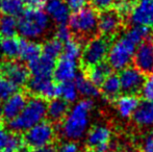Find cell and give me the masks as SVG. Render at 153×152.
Returning <instances> with one entry per match:
<instances>
[{
    "label": "cell",
    "instance_id": "6da1fadb",
    "mask_svg": "<svg viewBox=\"0 0 153 152\" xmlns=\"http://www.w3.org/2000/svg\"><path fill=\"white\" fill-rule=\"evenodd\" d=\"M94 106L92 99L85 98L72 106L61 124V134L68 141H77L85 136Z\"/></svg>",
    "mask_w": 153,
    "mask_h": 152
},
{
    "label": "cell",
    "instance_id": "7a4b0ae2",
    "mask_svg": "<svg viewBox=\"0 0 153 152\" xmlns=\"http://www.w3.org/2000/svg\"><path fill=\"white\" fill-rule=\"evenodd\" d=\"M50 19L41 8H27L18 20V33L24 40L33 41L47 33Z\"/></svg>",
    "mask_w": 153,
    "mask_h": 152
},
{
    "label": "cell",
    "instance_id": "3957f363",
    "mask_svg": "<svg viewBox=\"0 0 153 152\" xmlns=\"http://www.w3.org/2000/svg\"><path fill=\"white\" fill-rule=\"evenodd\" d=\"M68 24L69 28L77 39L88 42L99 33L97 10L93 6H85L76 10L70 15Z\"/></svg>",
    "mask_w": 153,
    "mask_h": 152
},
{
    "label": "cell",
    "instance_id": "277c9868",
    "mask_svg": "<svg viewBox=\"0 0 153 152\" xmlns=\"http://www.w3.org/2000/svg\"><path fill=\"white\" fill-rule=\"evenodd\" d=\"M47 116V103L41 97H34L27 100V103L20 115L10 121V128L15 132L26 131L32 126L44 121Z\"/></svg>",
    "mask_w": 153,
    "mask_h": 152
},
{
    "label": "cell",
    "instance_id": "5b68a950",
    "mask_svg": "<svg viewBox=\"0 0 153 152\" xmlns=\"http://www.w3.org/2000/svg\"><path fill=\"white\" fill-rule=\"evenodd\" d=\"M137 47V45L130 42L124 36L111 44L106 59L111 69L115 71H121L130 66Z\"/></svg>",
    "mask_w": 153,
    "mask_h": 152
},
{
    "label": "cell",
    "instance_id": "8992f818",
    "mask_svg": "<svg viewBox=\"0 0 153 152\" xmlns=\"http://www.w3.org/2000/svg\"><path fill=\"white\" fill-rule=\"evenodd\" d=\"M111 44V41L109 39L101 35L96 36L90 41H88L85 47L82 49L80 57L82 69L87 70L90 67H93V66L105 61Z\"/></svg>",
    "mask_w": 153,
    "mask_h": 152
},
{
    "label": "cell",
    "instance_id": "52a82bcc",
    "mask_svg": "<svg viewBox=\"0 0 153 152\" xmlns=\"http://www.w3.org/2000/svg\"><path fill=\"white\" fill-rule=\"evenodd\" d=\"M55 138V128L51 122L42 121L25 131L24 142L31 148H38L52 143Z\"/></svg>",
    "mask_w": 153,
    "mask_h": 152
},
{
    "label": "cell",
    "instance_id": "ba28073f",
    "mask_svg": "<svg viewBox=\"0 0 153 152\" xmlns=\"http://www.w3.org/2000/svg\"><path fill=\"white\" fill-rule=\"evenodd\" d=\"M122 16L115 8H107L101 10L98 15V31L99 35L111 40L118 35L121 29Z\"/></svg>",
    "mask_w": 153,
    "mask_h": 152
},
{
    "label": "cell",
    "instance_id": "9c48e42d",
    "mask_svg": "<svg viewBox=\"0 0 153 152\" xmlns=\"http://www.w3.org/2000/svg\"><path fill=\"white\" fill-rule=\"evenodd\" d=\"M121 90L124 94L137 95L141 93V90L145 82V75L133 66H128L120 71L119 74Z\"/></svg>",
    "mask_w": 153,
    "mask_h": 152
},
{
    "label": "cell",
    "instance_id": "30bf717a",
    "mask_svg": "<svg viewBox=\"0 0 153 152\" xmlns=\"http://www.w3.org/2000/svg\"><path fill=\"white\" fill-rule=\"evenodd\" d=\"M133 65L144 75L153 73V39L149 38L142 42L135 49Z\"/></svg>",
    "mask_w": 153,
    "mask_h": 152
},
{
    "label": "cell",
    "instance_id": "8fae6325",
    "mask_svg": "<svg viewBox=\"0 0 153 152\" xmlns=\"http://www.w3.org/2000/svg\"><path fill=\"white\" fill-rule=\"evenodd\" d=\"M27 87L31 94L43 99L51 100L57 97V85L51 77L32 76L27 82Z\"/></svg>",
    "mask_w": 153,
    "mask_h": 152
},
{
    "label": "cell",
    "instance_id": "7c38bea8",
    "mask_svg": "<svg viewBox=\"0 0 153 152\" xmlns=\"http://www.w3.org/2000/svg\"><path fill=\"white\" fill-rule=\"evenodd\" d=\"M133 25L153 26V0H137L129 14Z\"/></svg>",
    "mask_w": 153,
    "mask_h": 152
},
{
    "label": "cell",
    "instance_id": "4fadbf2b",
    "mask_svg": "<svg viewBox=\"0 0 153 152\" xmlns=\"http://www.w3.org/2000/svg\"><path fill=\"white\" fill-rule=\"evenodd\" d=\"M2 72L4 77H6L17 87L27 85L29 80V70L22 63L7 62L2 65Z\"/></svg>",
    "mask_w": 153,
    "mask_h": 152
},
{
    "label": "cell",
    "instance_id": "5bb4252c",
    "mask_svg": "<svg viewBox=\"0 0 153 152\" xmlns=\"http://www.w3.org/2000/svg\"><path fill=\"white\" fill-rule=\"evenodd\" d=\"M77 69H78L77 61L61 55L57 63H55L52 75L55 80L59 82L73 81L75 76L77 75Z\"/></svg>",
    "mask_w": 153,
    "mask_h": 152
},
{
    "label": "cell",
    "instance_id": "9a60e30c",
    "mask_svg": "<svg viewBox=\"0 0 153 152\" xmlns=\"http://www.w3.org/2000/svg\"><path fill=\"white\" fill-rule=\"evenodd\" d=\"M27 103V98L23 93H16L10 96L8 99L3 101L1 106V116L6 121H12L17 118L23 110Z\"/></svg>",
    "mask_w": 153,
    "mask_h": 152
},
{
    "label": "cell",
    "instance_id": "2e32d148",
    "mask_svg": "<svg viewBox=\"0 0 153 152\" xmlns=\"http://www.w3.org/2000/svg\"><path fill=\"white\" fill-rule=\"evenodd\" d=\"M45 10L49 19L57 25L67 24L70 18V8L64 0H46Z\"/></svg>",
    "mask_w": 153,
    "mask_h": 152
},
{
    "label": "cell",
    "instance_id": "e0dca14e",
    "mask_svg": "<svg viewBox=\"0 0 153 152\" xmlns=\"http://www.w3.org/2000/svg\"><path fill=\"white\" fill-rule=\"evenodd\" d=\"M111 132L107 126L104 125H96L90 129L87 136L85 144L89 150L97 148V147L107 145L111 142Z\"/></svg>",
    "mask_w": 153,
    "mask_h": 152
},
{
    "label": "cell",
    "instance_id": "ac0fdd59",
    "mask_svg": "<svg viewBox=\"0 0 153 152\" xmlns=\"http://www.w3.org/2000/svg\"><path fill=\"white\" fill-rule=\"evenodd\" d=\"M55 67V61L52 59L41 54L38 59L28 63L29 73L32 76H41V77H51L53 74V70Z\"/></svg>",
    "mask_w": 153,
    "mask_h": 152
},
{
    "label": "cell",
    "instance_id": "d6986e66",
    "mask_svg": "<svg viewBox=\"0 0 153 152\" xmlns=\"http://www.w3.org/2000/svg\"><path fill=\"white\" fill-rule=\"evenodd\" d=\"M70 110V104L62 98H53L47 103V117L51 122H62Z\"/></svg>",
    "mask_w": 153,
    "mask_h": 152
},
{
    "label": "cell",
    "instance_id": "ffe728a7",
    "mask_svg": "<svg viewBox=\"0 0 153 152\" xmlns=\"http://www.w3.org/2000/svg\"><path fill=\"white\" fill-rule=\"evenodd\" d=\"M140 104V98L137 95H128L124 94L116 99L115 105L118 114L122 118L132 117L133 113Z\"/></svg>",
    "mask_w": 153,
    "mask_h": 152
},
{
    "label": "cell",
    "instance_id": "44dd1931",
    "mask_svg": "<svg viewBox=\"0 0 153 152\" xmlns=\"http://www.w3.org/2000/svg\"><path fill=\"white\" fill-rule=\"evenodd\" d=\"M122 93L119 75L115 73L109 74L100 87V94L108 101H116Z\"/></svg>",
    "mask_w": 153,
    "mask_h": 152
},
{
    "label": "cell",
    "instance_id": "7402d4cb",
    "mask_svg": "<svg viewBox=\"0 0 153 152\" xmlns=\"http://www.w3.org/2000/svg\"><path fill=\"white\" fill-rule=\"evenodd\" d=\"M85 71H87L85 73V76L98 87H101L103 81L106 79V77L109 74L113 73L111 72L113 69H111V67L106 61H103L101 63L97 64V65L93 66V67H90L89 69L85 70Z\"/></svg>",
    "mask_w": 153,
    "mask_h": 152
},
{
    "label": "cell",
    "instance_id": "603a6c76",
    "mask_svg": "<svg viewBox=\"0 0 153 152\" xmlns=\"http://www.w3.org/2000/svg\"><path fill=\"white\" fill-rule=\"evenodd\" d=\"M74 83L76 87L78 94L83 96L85 98H97L100 95V90L98 87L94 85L85 73H77L74 78Z\"/></svg>",
    "mask_w": 153,
    "mask_h": 152
},
{
    "label": "cell",
    "instance_id": "cb8c5ba5",
    "mask_svg": "<svg viewBox=\"0 0 153 152\" xmlns=\"http://www.w3.org/2000/svg\"><path fill=\"white\" fill-rule=\"evenodd\" d=\"M134 123L140 126H153V102H140L139 106L132 115Z\"/></svg>",
    "mask_w": 153,
    "mask_h": 152
},
{
    "label": "cell",
    "instance_id": "d4e9b609",
    "mask_svg": "<svg viewBox=\"0 0 153 152\" xmlns=\"http://www.w3.org/2000/svg\"><path fill=\"white\" fill-rule=\"evenodd\" d=\"M21 40L17 38H2L0 41V55L8 59H14L20 56Z\"/></svg>",
    "mask_w": 153,
    "mask_h": 152
},
{
    "label": "cell",
    "instance_id": "484cf974",
    "mask_svg": "<svg viewBox=\"0 0 153 152\" xmlns=\"http://www.w3.org/2000/svg\"><path fill=\"white\" fill-rule=\"evenodd\" d=\"M152 35H153V30L151 29V27L144 26V25H133L123 36L126 37L134 45L139 46L142 42L151 38Z\"/></svg>",
    "mask_w": 153,
    "mask_h": 152
},
{
    "label": "cell",
    "instance_id": "4316f807",
    "mask_svg": "<svg viewBox=\"0 0 153 152\" xmlns=\"http://www.w3.org/2000/svg\"><path fill=\"white\" fill-rule=\"evenodd\" d=\"M42 52V47L36 42L29 40H21V50H20V56L24 62L30 63L41 56Z\"/></svg>",
    "mask_w": 153,
    "mask_h": 152
},
{
    "label": "cell",
    "instance_id": "83f0119b",
    "mask_svg": "<svg viewBox=\"0 0 153 152\" xmlns=\"http://www.w3.org/2000/svg\"><path fill=\"white\" fill-rule=\"evenodd\" d=\"M18 33V20L16 17L2 15L0 17V37L12 38Z\"/></svg>",
    "mask_w": 153,
    "mask_h": 152
},
{
    "label": "cell",
    "instance_id": "f1b7e54d",
    "mask_svg": "<svg viewBox=\"0 0 153 152\" xmlns=\"http://www.w3.org/2000/svg\"><path fill=\"white\" fill-rule=\"evenodd\" d=\"M57 97L64 99L68 103L75 102L78 98V91L74 81H65L57 85Z\"/></svg>",
    "mask_w": 153,
    "mask_h": 152
},
{
    "label": "cell",
    "instance_id": "f546056e",
    "mask_svg": "<svg viewBox=\"0 0 153 152\" xmlns=\"http://www.w3.org/2000/svg\"><path fill=\"white\" fill-rule=\"evenodd\" d=\"M62 48H64V44H62L61 41H59L57 39L54 38V39H50V40H47L43 44L42 52L43 55L55 61V59H59L62 55Z\"/></svg>",
    "mask_w": 153,
    "mask_h": 152
},
{
    "label": "cell",
    "instance_id": "4dcf8cb0",
    "mask_svg": "<svg viewBox=\"0 0 153 152\" xmlns=\"http://www.w3.org/2000/svg\"><path fill=\"white\" fill-rule=\"evenodd\" d=\"M0 10L3 15L20 17L24 12V2L23 0H3Z\"/></svg>",
    "mask_w": 153,
    "mask_h": 152
},
{
    "label": "cell",
    "instance_id": "1f68e13d",
    "mask_svg": "<svg viewBox=\"0 0 153 152\" xmlns=\"http://www.w3.org/2000/svg\"><path fill=\"white\" fill-rule=\"evenodd\" d=\"M81 53H82V48H81V44L80 42H78V40L71 39L70 41L64 43L62 55L68 57V59H74V61H78L81 57Z\"/></svg>",
    "mask_w": 153,
    "mask_h": 152
},
{
    "label": "cell",
    "instance_id": "d6a6232c",
    "mask_svg": "<svg viewBox=\"0 0 153 152\" xmlns=\"http://www.w3.org/2000/svg\"><path fill=\"white\" fill-rule=\"evenodd\" d=\"M16 92L17 87L14 83L10 82L6 77H0V102L5 101Z\"/></svg>",
    "mask_w": 153,
    "mask_h": 152
},
{
    "label": "cell",
    "instance_id": "836d02e7",
    "mask_svg": "<svg viewBox=\"0 0 153 152\" xmlns=\"http://www.w3.org/2000/svg\"><path fill=\"white\" fill-rule=\"evenodd\" d=\"M141 95L146 101L153 102V73L148 76L141 90Z\"/></svg>",
    "mask_w": 153,
    "mask_h": 152
},
{
    "label": "cell",
    "instance_id": "e575fe53",
    "mask_svg": "<svg viewBox=\"0 0 153 152\" xmlns=\"http://www.w3.org/2000/svg\"><path fill=\"white\" fill-rule=\"evenodd\" d=\"M22 139L18 136V134L15 133H10V138L7 141V145H6V149L5 151L7 152H17L18 150H20L21 147H22Z\"/></svg>",
    "mask_w": 153,
    "mask_h": 152
},
{
    "label": "cell",
    "instance_id": "d590c367",
    "mask_svg": "<svg viewBox=\"0 0 153 152\" xmlns=\"http://www.w3.org/2000/svg\"><path fill=\"white\" fill-rule=\"evenodd\" d=\"M72 31L69 28V26H67L66 24L64 25H59L57 29L55 31V39H57L59 41L64 44V43L68 42L72 39Z\"/></svg>",
    "mask_w": 153,
    "mask_h": 152
},
{
    "label": "cell",
    "instance_id": "8d00e7d4",
    "mask_svg": "<svg viewBox=\"0 0 153 152\" xmlns=\"http://www.w3.org/2000/svg\"><path fill=\"white\" fill-rule=\"evenodd\" d=\"M140 152H153V129L145 134L140 144Z\"/></svg>",
    "mask_w": 153,
    "mask_h": 152
},
{
    "label": "cell",
    "instance_id": "74e56055",
    "mask_svg": "<svg viewBox=\"0 0 153 152\" xmlns=\"http://www.w3.org/2000/svg\"><path fill=\"white\" fill-rule=\"evenodd\" d=\"M56 152H80V148L74 141H67L62 143L59 148H56Z\"/></svg>",
    "mask_w": 153,
    "mask_h": 152
},
{
    "label": "cell",
    "instance_id": "f35d334b",
    "mask_svg": "<svg viewBox=\"0 0 153 152\" xmlns=\"http://www.w3.org/2000/svg\"><path fill=\"white\" fill-rule=\"evenodd\" d=\"M116 0H90L91 4L95 10H104L107 8H111V6L114 5Z\"/></svg>",
    "mask_w": 153,
    "mask_h": 152
},
{
    "label": "cell",
    "instance_id": "ab89813d",
    "mask_svg": "<svg viewBox=\"0 0 153 152\" xmlns=\"http://www.w3.org/2000/svg\"><path fill=\"white\" fill-rule=\"evenodd\" d=\"M87 2L88 0H66L68 7L70 8V10H73V12H76V10H79L82 7H85Z\"/></svg>",
    "mask_w": 153,
    "mask_h": 152
},
{
    "label": "cell",
    "instance_id": "60d3db41",
    "mask_svg": "<svg viewBox=\"0 0 153 152\" xmlns=\"http://www.w3.org/2000/svg\"><path fill=\"white\" fill-rule=\"evenodd\" d=\"M10 134V132H8L7 129H5L3 127H0V152L5 151Z\"/></svg>",
    "mask_w": 153,
    "mask_h": 152
},
{
    "label": "cell",
    "instance_id": "b9f144b4",
    "mask_svg": "<svg viewBox=\"0 0 153 152\" xmlns=\"http://www.w3.org/2000/svg\"><path fill=\"white\" fill-rule=\"evenodd\" d=\"M46 0H23L25 5L28 6V8H41L45 5Z\"/></svg>",
    "mask_w": 153,
    "mask_h": 152
},
{
    "label": "cell",
    "instance_id": "7bdbcfd3",
    "mask_svg": "<svg viewBox=\"0 0 153 152\" xmlns=\"http://www.w3.org/2000/svg\"><path fill=\"white\" fill-rule=\"evenodd\" d=\"M32 152H56V148H55L52 144H49V145H45V146H42V147L34 148Z\"/></svg>",
    "mask_w": 153,
    "mask_h": 152
},
{
    "label": "cell",
    "instance_id": "ee69618b",
    "mask_svg": "<svg viewBox=\"0 0 153 152\" xmlns=\"http://www.w3.org/2000/svg\"><path fill=\"white\" fill-rule=\"evenodd\" d=\"M17 152H29V151H28V150H26V149H22V148H21L20 150H18Z\"/></svg>",
    "mask_w": 153,
    "mask_h": 152
},
{
    "label": "cell",
    "instance_id": "f6af8a7d",
    "mask_svg": "<svg viewBox=\"0 0 153 152\" xmlns=\"http://www.w3.org/2000/svg\"><path fill=\"white\" fill-rule=\"evenodd\" d=\"M122 152H135L134 150H132V149H126V150L122 151Z\"/></svg>",
    "mask_w": 153,
    "mask_h": 152
},
{
    "label": "cell",
    "instance_id": "bcb514c9",
    "mask_svg": "<svg viewBox=\"0 0 153 152\" xmlns=\"http://www.w3.org/2000/svg\"><path fill=\"white\" fill-rule=\"evenodd\" d=\"M2 116H1V106H0V118H1Z\"/></svg>",
    "mask_w": 153,
    "mask_h": 152
},
{
    "label": "cell",
    "instance_id": "7dc6e473",
    "mask_svg": "<svg viewBox=\"0 0 153 152\" xmlns=\"http://www.w3.org/2000/svg\"><path fill=\"white\" fill-rule=\"evenodd\" d=\"M2 1H3V0H0V7H1V4H2Z\"/></svg>",
    "mask_w": 153,
    "mask_h": 152
},
{
    "label": "cell",
    "instance_id": "c3c4849f",
    "mask_svg": "<svg viewBox=\"0 0 153 152\" xmlns=\"http://www.w3.org/2000/svg\"><path fill=\"white\" fill-rule=\"evenodd\" d=\"M2 152H7V151H2Z\"/></svg>",
    "mask_w": 153,
    "mask_h": 152
},
{
    "label": "cell",
    "instance_id": "681fc988",
    "mask_svg": "<svg viewBox=\"0 0 153 152\" xmlns=\"http://www.w3.org/2000/svg\"><path fill=\"white\" fill-rule=\"evenodd\" d=\"M131 1H133V0H131Z\"/></svg>",
    "mask_w": 153,
    "mask_h": 152
},
{
    "label": "cell",
    "instance_id": "f907efd6",
    "mask_svg": "<svg viewBox=\"0 0 153 152\" xmlns=\"http://www.w3.org/2000/svg\"><path fill=\"white\" fill-rule=\"evenodd\" d=\"M152 30H153V29H152Z\"/></svg>",
    "mask_w": 153,
    "mask_h": 152
}]
</instances>
